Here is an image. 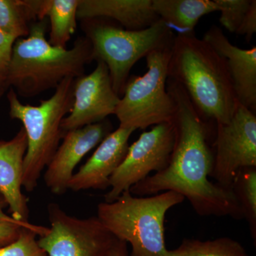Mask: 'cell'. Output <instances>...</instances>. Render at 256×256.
Segmentation results:
<instances>
[{
    "label": "cell",
    "instance_id": "1",
    "mask_svg": "<svg viewBox=\"0 0 256 256\" xmlns=\"http://www.w3.org/2000/svg\"><path fill=\"white\" fill-rule=\"evenodd\" d=\"M166 89L175 105V143L169 164L134 184L130 192L138 196L174 192L186 198L202 216L242 218L234 190L208 180L213 170L214 153L208 144V122L178 82L168 78Z\"/></svg>",
    "mask_w": 256,
    "mask_h": 256
},
{
    "label": "cell",
    "instance_id": "2",
    "mask_svg": "<svg viewBox=\"0 0 256 256\" xmlns=\"http://www.w3.org/2000/svg\"><path fill=\"white\" fill-rule=\"evenodd\" d=\"M168 78L184 88L207 121L225 124L233 118L239 102L226 62L194 32L174 36Z\"/></svg>",
    "mask_w": 256,
    "mask_h": 256
},
{
    "label": "cell",
    "instance_id": "3",
    "mask_svg": "<svg viewBox=\"0 0 256 256\" xmlns=\"http://www.w3.org/2000/svg\"><path fill=\"white\" fill-rule=\"evenodd\" d=\"M46 32L45 18L32 23L28 36L14 42L9 84L18 96L34 97L56 88L65 78L84 75L86 64L94 60L92 44L86 36L79 37L67 50L50 45Z\"/></svg>",
    "mask_w": 256,
    "mask_h": 256
},
{
    "label": "cell",
    "instance_id": "4",
    "mask_svg": "<svg viewBox=\"0 0 256 256\" xmlns=\"http://www.w3.org/2000/svg\"><path fill=\"white\" fill-rule=\"evenodd\" d=\"M184 200L174 192L144 197L128 190L112 203L99 204L97 217L116 238L130 244L129 256H166L165 216Z\"/></svg>",
    "mask_w": 256,
    "mask_h": 256
},
{
    "label": "cell",
    "instance_id": "5",
    "mask_svg": "<svg viewBox=\"0 0 256 256\" xmlns=\"http://www.w3.org/2000/svg\"><path fill=\"white\" fill-rule=\"evenodd\" d=\"M74 80L64 79L50 98L36 106L22 104L13 88L8 94L10 117L22 122L28 138L22 180V188L28 192L38 186L42 172L50 164L64 138L62 122L73 106Z\"/></svg>",
    "mask_w": 256,
    "mask_h": 256
},
{
    "label": "cell",
    "instance_id": "6",
    "mask_svg": "<svg viewBox=\"0 0 256 256\" xmlns=\"http://www.w3.org/2000/svg\"><path fill=\"white\" fill-rule=\"evenodd\" d=\"M84 21L94 60L107 66L112 88L118 96L124 94L133 66L153 50L172 46L174 38L171 28L162 20L141 30H126L105 18Z\"/></svg>",
    "mask_w": 256,
    "mask_h": 256
},
{
    "label": "cell",
    "instance_id": "7",
    "mask_svg": "<svg viewBox=\"0 0 256 256\" xmlns=\"http://www.w3.org/2000/svg\"><path fill=\"white\" fill-rule=\"evenodd\" d=\"M172 46L150 52L146 57L148 72L128 78L114 112L119 127L136 130L172 121L174 102L166 89Z\"/></svg>",
    "mask_w": 256,
    "mask_h": 256
},
{
    "label": "cell",
    "instance_id": "8",
    "mask_svg": "<svg viewBox=\"0 0 256 256\" xmlns=\"http://www.w3.org/2000/svg\"><path fill=\"white\" fill-rule=\"evenodd\" d=\"M50 226L38 242L48 256H108L117 238L97 216L79 218L48 204Z\"/></svg>",
    "mask_w": 256,
    "mask_h": 256
},
{
    "label": "cell",
    "instance_id": "9",
    "mask_svg": "<svg viewBox=\"0 0 256 256\" xmlns=\"http://www.w3.org/2000/svg\"><path fill=\"white\" fill-rule=\"evenodd\" d=\"M175 143V128L172 121L154 126L142 133L129 146L124 161L110 178V191L105 202L112 203L124 192L169 164Z\"/></svg>",
    "mask_w": 256,
    "mask_h": 256
},
{
    "label": "cell",
    "instance_id": "10",
    "mask_svg": "<svg viewBox=\"0 0 256 256\" xmlns=\"http://www.w3.org/2000/svg\"><path fill=\"white\" fill-rule=\"evenodd\" d=\"M216 124L214 166L210 176L217 184L233 190L237 173L256 168V117L239 104L233 118L225 124Z\"/></svg>",
    "mask_w": 256,
    "mask_h": 256
},
{
    "label": "cell",
    "instance_id": "11",
    "mask_svg": "<svg viewBox=\"0 0 256 256\" xmlns=\"http://www.w3.org/2000/svg\"><path fill=\"white\" fill-rule=\"evenodd\" d=\"M120 96L112 88L108 68L97 60L94 72L75 78L72 110L62 122L64 132L104 120L114 114Z\"/></svg>",
    "mask_w": 256,
    "mask_h": 256
},
{
    "label": "cell",
    "instance_id": "12",
    "mask_svg": "<svg viewBox=\"0 0 256 256\" xmlns=\"http://www.w3.org/2000/svg\"><path fill=\"white\" fill-rule=\"evenodd\" d=\"M112 126L108 120L101 121L65 133L63 142L46 166L44 180L52 193L64 194L76 166L92 148L110 132Z\"/></svg>",
    "mask_w": 256,
    "mask_h": 256
},
{
    "label": "cell",
    "instance_id": "13",
    "mask_svg": "<svg viewBox=\"0 0 256 256\" xmlns=\"http://www.w3.org/2000/svg\"><path fill=\"white\" fill-rule=\"evenodd\" d=\"M134 130L119 127L110 132L98 146L92 156L72 176L68 190H105L110 186V178L118 168L128 152V140Z\"/></svg>",
    "mask_w": 256,
    "mask_h": 256
},
{
    "label": "cell",
    "instance_id": "14",
    "mask_svg": "<svg viewBox=\"0 0 256 256\" xmlns=\"http://www.w3.org/2000/svg\"><path fill=\"white\" fill-rule=\"evenodd\" d=\"M203 40L226 62L239 104L255 112L256 47L244 50L235 46L216 25H212Z\"/></svg>",
    "mask_w": 256,
    "mask_h": 256
},
{
    "label": "cell",
    "instance_id": "15",
    "mask_svg": "<svg viewBox=\"0 0 256 256\" xmlns=\"http://www.w3.org/2000/svg\"><path fill=\"white\" fill-rule=\"evenodd\" d=\"M28 138L23 127L12 139L0 140V196L8 204L11 216L28 222V200L22 192L24 159Z\"/></svg>",
    "mask_w": 256,
    "mask_h": 256
},
{
    "label": "cell",
    "instance_id": "16",
    "mask_svg": "<svg viewBox=\"0 0 256 256\" xmlns=\"http://www.w3.org/2000/svg\"><path fill=\"white\" fill-rule=\"evenodd\" d=\"M77 18L114 20L128 30H144L160 20L152 0H80Z\"/></svg>",
    "mask_w": 256,
    "mask_h": 256
},
{
    "label": "cell",
    "instance_id": "17",
    "mask_svg": "<svg viewBox=\"0 0 256 256\" xmlns=\"http://www.w3.org/2000/svg\"><path fill=\"white\" fill-rule=\"evenodd\" d=\"M152 8L160 20L180 34L193 33L200 18L218 12L215 0H152Z\"/></svg>",
    "mask_w": 256,
    "mask_h": 256
},
{
    "label": "cell",
    "instance_id": "18",
    "mask_svg": "<svg viewBox=\"0 0 256 256\" xmlns=\"http://www.w3.org/2000/svg\"><path fill=\"white\" fill-rule=\"evenodd\" d=\"M80 0H42L41 20L50 18L48 43L66 48L77 28V10Z\"/></svg>",
    "mask_w": 256,
    "mask_h": 256
},
{
    "label": "cell",
    "instance_id": "19",
    "mask_svg": "<svg viewBox=\"0 0 256 256\" xmlns=\"http://www.w3.org/2000/svg\"><path fill=\"white\" fill-rule=\"evenodd\" d=\"M42 0H0V31L16 40L30 34V22L41 20Z\"/></svg>",
    "mask_w": 256,
    "mask_h": 256
},
{
    "label": "cell",
    "instance_id": "20",
    "mask_svg": "<svg viewBox=\"0 0 256 256\" xmlns=\"http://www.w3.org/2000/svg\"><path fill=\"white\" fill-rule=\"evenodd\" d=\"M166 256H249L240 242L228 237L214 240L184 239L180 246L168 250Z\"/></svg>",
    "mask_w": 256,
    "mask_h": 256
},
{
    "label": "cell",
    "instance_id": "21",
    "mask_svg": "<svg viewBox=\"0 0 256 256\" xmlns=\"http://www.w3.org/2000/svg\"><path fill=\"white\" fill-rule=\"evenodd\" d=\"M232 188L242 206L244 217L248 220L252 235L254 233L256 237V168L240 170L234 180Z\"/></svg>",
    "mask_w": 256,
    "mask_h": 256
},
{
    "label": "cell",
    "instance_id": "22",
    "mask_svg": "<svg viewBox=\"0 0 256 256\" xmlns=\"http://www.w3.org/2000/svg\"><path fill=\"white\" fill-rule=\"evenodd\" d=\"M220 12V23L230 33L237 34L252 0H215Z\"/></svg>",
    "mask_w": 256,
    "mask_h": 256
},
{
    "label": "cell",
    "instance_id": "23",
    "mask_svg": "<svg viewBox=\"0 0 256 256\" xmlns=\"http://www.w3.org/2000/svg\"><path fill=\"white\" fill-rule=\"evenodd\" d=\"M36 232L22 228L20 236L10 245L0 248V256H48L38 242Z\"/></svg>",
    "mask_w": 256,
    "mask_h": 256
},
{
    "label": "cell",
    "instance_id": "24",
    "mask_svg": "<svg viewBox=\"0 0 256 256\" xmlns=\"http://www.w3.org/2000/svg\"><path fill=\"white\" fill-rule=\"evenodd\" d=\"M16 38L0 31V98L9 88L10 62Z\"/></svg>",
    "mask_w": 256,
    "mask_h": 256
},
{
    "label": "cell",
    "instance_id": "25",
    "mask_svg": "<svg viewBox=\"0 0 256 256\" xmlns=\"http://www.w3.org/2000/svg\"><path fill=\"white\" fill-rule=\"evenodd\" d=\"M22 228L31 229L36 232L38 237L44 235L48 229L47 227L34 225L32 224L23 225L0 220V248L14 242L20 236V232Z\"/></svg>",
    "mask_w": 256,
    "mask_h": 256
},
{
    "label": "cell",
    "instance_id": "26",
    "mask_svg": "<svg viewBox=\"0 0 256 256\" xmlns=\"http://www.w3.org/2000/svg\"><path fill=\"white\" fill-rule=\"evenodd\" d=\"M256 32V1L252 0L250 9L239 28L237 34L244 35L248 42Z\"/></svg>",
    "mask_w": 256,
    "mask_h": 256
},
{
    "label": "cell",
    "instance_id": "27",
    "mask_svg": "<svg viewBox=\"0 0 256 256\" xmlns=\"http://www.w3.org/2000/svg\"><path fill=\"white\" fill-rule=\"evenodd\" d=\"M108 256H129L127 242L117 239Z\"/></svg>",
    "mask_w": 256,
    "mask_h": 256
},
{
    "label": "cell",
    "instance_id": "28",
    "mask_svg": "<svg viewBox=\"0 0 256 256\" xmlns=\"http://www.w3.org/2000/svg\"><path fill=\"white\" fill-rule=\"evenodd\" d=\"M6 206H8L6 202L2 197H0V220L12 222V223L23 224V225H28V224H30V222H18V220H14L11 216L6 214L4 212V208Z\"/></svg>",
    "mask_w": 256,
    "mask_h": 256
},
{
    "label": "cell",
    "instance_id": "29",
    "mask_svg": "<svg viewBox=\"0 0 256 256\" xmlns=\"http://www.w3.org/2000/svg\"><path fill=\"white\" fill-rule=\"evenodd\" d=\"M0 197H2L1 196H0Z\"/></svg>",
    "mask_w": 256,
    "mask_h": 256
}]
</instances>
